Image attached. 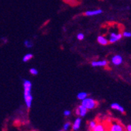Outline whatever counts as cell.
<instances>
[{"label": "cell", "instance_id": "obj_24", "mask_svg": "<svg viewBox=\"0 0 131 131\" xmlns=\"http://www.w3.org/2000/svg\"><path fill=\"white\" fill-rule=\"evenodd\" d=\"M106 127H107V126H106ZM104 131H110V129H108V127H107L106 129H105V130Z\"/></svg>", "mask_w": 131, "mask_h": 131}, {"label": "cell", "instance_id": "obj_20", "mask_svg": "<svg viewBox=\"0 0 131 131\" xmlns=\"http://www.w3.org/2000/svg\"><path fill=\"white\" fill-rule=\"evenodd\" d=\"M123 35L126 38H130L131 37V32L130 31H123Z\"/></svg>", "mask_w": 131, "mask_h": 131}, {"label": "cell", "instance_id": "obj_2", "mask_svg": "<svg viewBox=\"0 0 131 131\" xmlns=\"http://www.w3.org/2000/svg\"><path fill=\"white\" fill-rule=\"evenodd\" d=\"M82 104L84 106L85 108H86L88 110H91L93 108H96V107L97 106V104H98V103L95 100L92 99V98H88L87 97V98L84 99L82 101Z\"/></svg>", "mask_w": 131, "mask_h": 131}, {"label": "cell", "instance_id": "obj_11", "mask_svg": "<svg viewBox=\"0 0 131 131\" xmlns=\"http://www.w3.org/2000/svg\"><path fill=\"white\" fill-rule=\"evenodd\" d=\"M97 42L99 44L102 45V46H106L108 45V43L109 42V40H108L106 38H104L102 35H99L97 37Z\"/></svg>", "mask_w": 131, "mask_h": 131}, {"label": "cell", "instance_id": "obj_26", "mask_svg": "<svg viewBox=\"0 0 131 131\" xmlns=\"http://www.w3.org/2000/svg\"><path fill=\"white\" fill-rule=\"evenodd\" d=\"M89 131H93V130H89Z\"/></svg>", "mask_w": 131, "mask_h": 131}, {"label": "cell", "instance_id": "obj_10", "mask_svg": "<svg viewBox=\"0 0 131 131\" xmlns=\"http://www.w3.org/2000/svg\"><path fill=\"white\" fill-rule=\"evenodd\" d=\"M24 98H25L26 105L28 108H31V102H32V96L31 94H28V95H24Z\"/></svg>", "mask_w": 131, "mask_h": 131}, {"label": "cell", "instance_id": "obj_19", "mask_svg": "<svg viewBox=\"0 0 131 131\" xmlns=\"http://www.w3.org/2000/svg\"><path fill=\"white\" fill-rule=\"evenodd\" d=\"M84 38H85L84 34H82V33H79V34L77 35V39H78L79 40H80V41L83 40V39H84Z\"/></svg>", "mask_w": 131, "mask_h": 131}, {"label": "cell", "instance_id": "obj_18", "mask_svg": "<svg viewBox=\"0 0 131 131\" xmlns=\"http://www.w3.org/2000/svg\"><path fill=\"white\" fill-rule=\"evenodd\" d=\"M30 73H31V75H38L39 71H38V70H37L36 68H31V69H30Z\"/></svg>", "mask_w": 131, "mask_h": 131}, {"label": "cell", "instance_id": "obj_6", "mask_svg": "<svg viewBox=\"0 0 131 131\" xmlns=\"http://www.w3.org/2000/svg\"><path fill=\"white\" fill-rule=\"evenodd\" d=\"M102 13H103V10L101 9H94V10H88L85 12V15L87 17H93V16L99 15Z\"/></svg>", "mask_w": 131, "mask_h": 131}, {"label": "cell", "instance_id": "obj_1", "mask_svg": "<svg viewBox=\"0 0 131 131\" xmlns=\"http://www.w3.org/2000/svg\"><path fill=\"white\" fill-rule=\"evenodd\" d=\"M105 125L107 126V127H108L110 131H126L127 130L119 121H117L114 119V118H112L111 120H109L108 123H105Z\"/></svg>", "mask_w": 131, "mask_h": 131}, {"label": "cell", "instance_id": "obj_14", "mask_svg": "<svg viewBox=\"0 0 131 131\" xmlns=\"http://www.w3.org/2000/svg\"><path fill=\"white\" fill-rule=\"evenodd\" d=\"M87 96H88V93H85V92H81V93H79L78 95H77V98L79 100H81V101H83L84 99L87 98Z\"/></svg>", "mask_w": 131, "mask_h": 131}, {"label": "cell", "instance_id": "obj_15", "mask_svg": "<svg viewBox=\"0 0 131 131\" xmlns=\"http://www.w3.org/2000/svg\"><path fill=\"white\" fill-rule=\"evenodd\" d=\"M32 57H33V54H31V53H27V54H25V56H24L22 61L24 62H28V61L31 60V59H32Z\"/></svg>", "mask_w": 131, "mask_h": 131}, {"label": "cell", "instance_id": "obj_12", "mask_svg": "<svg viewBox=\"0 0 131 131\" xmlns=\"http://www.w3.org/2000/svg\"><path fill=\"white\" fill-rule=\"evenodd\" d=\"M106 125L105 123H97V125L96 126V127L94 128V129L93 131H104L106 129Z\"/></svg>", "mask_w": 131, "mask_h": 131}, {"label": "cell", "instance_id": "obj_21", "mask_svg": "<svg viewBox=\"0 0 131 131\" xmlns=\"http://www.w3.org/2000/svg\"><path fill=\"white\" fill-rule=\"evenodd\" d=\"M70 126H71V123H66L64 124V131H67Z\"/></svg>", "mask_w": 131, "mask_h": 131}, {"label": "cell", "instance_id": "obj_16", "mask_svg": "<svg viewBox=\"0 0 131 131\" xmlns=\"http://www.w3.org/2000/svg\"><path fill=\"white\" fill-rule=\"evenodd\" d=\"M97 125V120H93V121L90 122V124H89L90 129V130H93L94 128L96 127Z\"/></svg>", "mask_w": 131, "mask_h": 131}, {"label": "cell", "instance_id": "obj_17", "mask_svg": "<svg viewBox=\"0 0 131 131\" xmlns=\"http://www.w3.org/2000/svg\"><path fill=\"white\" fill-rule=\"evenodd\" d=\"M24 45H25V46L26 47V48H28V49L31 48V47L33 46V43L31 42V41L28 40V39L25 40V42H24Z\"/></svg>", "mask_w": 131, "mask_h": 131}, {"label": "cell", "instance_id": "obj_5", "mask_svg": "<svg viewBox=\"0 0 131 131\" xmlns=\"http://www.w3.org/2000/svg\"><path fill=\"white\" fill-rule=\"evenodd\" d=\"M87 112H88V109L86 108H85L82 104L79 105L76 109V114L80 115L81 117H84L86 115Z\"/></svg>", "mask_w": 131, "mask_h": 131}, {"label": "cell", "instance_id": "obj_22", "mask_svg": "<svg viewBox=\"0 0 131 131\" xmlns=\"http://www.w3.org/2000/svg\"><path fill=\"white\" fill-rule=\"evenodd\" d=\"M70 114H71V112L68 111V110H66V111H64V115L65 116H68V115H70Z\"/></svg>", "mask_w": 131, "mask_h": 131}, {"label": "cell", "instance_id": "obj_8", "mask_svg": "<svg viewBox=\"0 0 131 131\" xmlns=\"http://www.w3.org/2000/svg\"><path fill=\"white\" fill-rule=\"evenodd\" d=\"M107 64H108V61L105 60L91 62V65L93 67H105V66H107Z\"/></svg>", "mask_w": 131, "mask_h": 131}, {"label": "cell", "instance_id": "obj_25", "mask_svg": "<svg viewBox=\"0 0 131 131\" xmlns=\"http://www.w3.org/2000/svg\"><path fill=\"white\" fill-rule=\"evenodd\" d=\"M59 131H64V130H59Z\"/></svg>", "mask_w": 131, "mask_h": 131}, {"label": "cell", "instance_id": "obj_23", "mask_svg": "<svg viewBox=\"0 0 131 131\" xmlns=\"http://www.w3.org/2000/svg\"><path fill=\"white\" fill-rule=\"evenodd\" d=\"M126 129H127V131H131V125H128L126 127Z\"/></svg>", "mask_w": 131, "mask_h": 131}, {"label": "cell", "instance_id": "obj_7", "mask_svg": "<svg viewBox=\"0 0 131 131\" xmlns=\"http://www.w3.org/2000/svg\"><path fill=\"white\" fill-rule=\"evenodd\" d=\"M123 57L120 55H115L112 58V63L114 65H120L123 63Z\"/></svg>", "mask_w": 131, "mask_h": 131}, {"label": "cell", "instance_id": "obj_4", "mask_svg": "<svg viewBox=\"0 0 131 131\" xmlns=\"http://www.w3.org/2000/svg\"><path fill=\"white\" fill-rule=\"evenodd\" d=\"M123 36V34H120V33L115 34V33L112 32V33L110 35L109 42H110V43H115V42H116L117 41H119V40L122 39Z\"/></svg>", "mask_w": 131, "mask_h": 131}, {"label": "cell", "instance_id": "obj_3", "mask_svg": "<svg viewBox=\"0 0 131 131\" xmlns=\"http://www.w3.org/2000/svg\"><path fill=\"white\" fill-rule=\"evenodd\" d=\"M23 86H24V95L31 94V82L28 79L23 80Z\"/></svg>", "mask_w": 131, "mask_h": 131}, {"label": "cell", "instance_id": "obj_13", "mask_svg": "<svg viewBox=\"0 0 131 131\" xmlns=\"http://www.w3.org/2000/svg\"><path fill=\"white\" fill-rule=\"evenodd\" d=\"M80 124H81V118H76V120L75 121V123L72 125V129L75 131H77L80 127Z\"/></svg>", "mask_w": 131, "mask_h": 131}, {"label": "cell", "instance_id": "obj_9", "mask_svg": "<svg viewBox=\"0 0 131 131\" xmlns=\"http://www.w3.org/2000/svg\"><path fill=\"white\" fill-rule=\"evenodd\" d=\"M111 108L112 109H115V110H117V111H119L122 114H125V109L123 108V107L120 105V104H118L117 103H113L111 104Z\"/></svg>", "mask_w": 131, "mask_h": 131}]
</instances>
